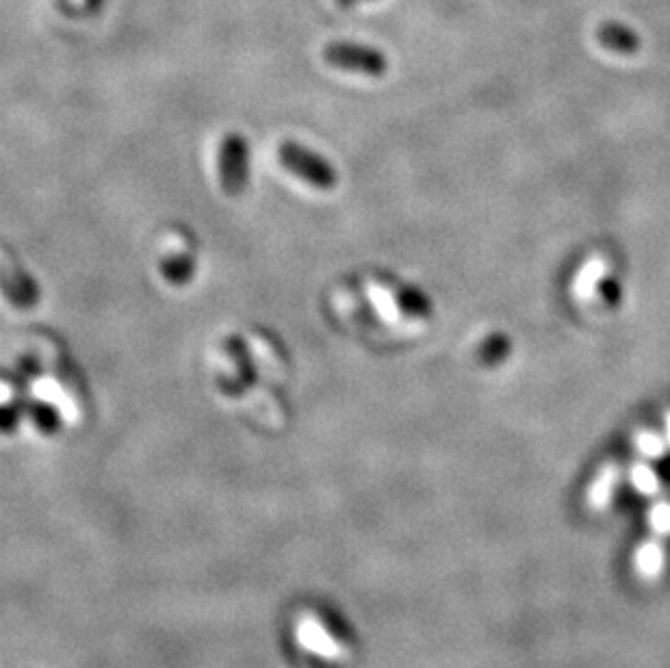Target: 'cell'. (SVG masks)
<instances>
[{"mask_svg":"<svg viewBox=\"0 0 670 668\" xmlns=\"http://www.w3.org/2000/svg\"><path fill=\"white\" fill-rule=\"evenodd\" d=\"M278 161L291 176L308 187L330 191L339 185V174L334 165L326 157H321L319 152L298 144V141H282L278 148Z\"/></svg>","mask_w":670,"mask_h":668,"instance_id":"obj_1","label":"cell"},{"mask_svg":"<svg viewBox=\"0 0 670 668\" xmlns=\"http://www.w3.org/2000/svg\"><path fill=\"white\" fill-rule=\"evenodd\" d=\"M163 276L167 278L170 285H187L196 269V261L191 256H172L163 263Z\"/></svg>","mask_w":670,"mask_h":668,"instance_id":"obj_7","label":"cell"},{"mask_svg":"<svg viewBox=\"0 0 670 668\" xmlns=\"http://www.w3.org/2000/svg\"><path fill=\"white\" fill-rule=\"evenodd\" d=\"M219 183L228 196H239L250 183V146L243 135L230 133L217 150Z\"/></svg>","mask_w":670,"mask_h":668,"instance_id":"obj_2","label":"cell"},{"mask_svg":"<svg viewBox=\"0 0 670 668\" xmlns=\"http://www.w3.org/2000/svg\"><path fill=\"white\" fill-rule=\"evenodd\" d=\"M649 525L657 536H670V504L660 501L649 510Z\"/></svg>","mask_w":670,"mask_h":668,"instance_id":"obj_9","label":"cell"},{"mask_svg":"<svg viewBox=\"0 0 670 668\" xmlns=\"http://www.w3.org/2000/svg\"><path fill=\"white\" fill-rule=\"evenodd\" d=\"M640 447H642L644 452H647L649 456H657V454H660V449H662L660 441H657L655 436H651V434L642 436V439H640Z\"/></svg>","mask_w":670,"mask_h":668,"instance_id":"obj_12","label":"cell"},{"mask_svg":"<svg viewBox=\"0 0 670 668\" xmlns=\"http://www.w3.org/2000/svg\"><path fill=\"white\" fill-rule=\"evenodd\" d=\"M510 354V341L504 334H493L491 339H486L480 348V361L486 365H497L504 361Z\"/></svg>","mask_w":670,"mask_h":668,"instance_id":"obj_8","label":"cell"},{"mask_svg":"<svg viewBox=\"0 0 670 668\" xmlns=\"http://www.w3.org/2000/svg\"><path fill=\"white\" fill-rule=\"evenodd\" d=\"M295 638H298L300 647L304 651L317 655V658L341 660L345 653L341 642L328 632L324 623L317 621L311 614L302 616V619L298 621V627H295Z\"/></svg>","mask_w":670,"mask_h":668,"instance_id":"obj_4","label":"cell"},{"mask_svg":"<svg viewBox=\"0 0 670 668\" xmlns=\"http://www.w3.org/2000/svg\"><path fill=\"white\" fill-rule=\"evenodd\" d=\"M601 295H603L605 302L614 306V304H618V300H621V285H618L614 278H603L601 280Z\"/></svg>","mask_w":670,"mask_h":668,"instance_id":"obj_11","label":"cell"},{"mask_svg":"<svg viewBox=\"0 0 670 668\" xmlns=\"http://www.w3.org/2000/svg\"><path fill=\"white\" fill-rule=\"evenodd\" d=\"M324 59L332 68L350 70L356 74L382 76L386 70V61L376 50L352 44H332L324 50Z\"/></svg>","mask_w":670,"mask_h":668,"instance_id":"obj_3","label":"cell"},{"mask_svg":"<svg viewBox=\"0 0 670 668\" xmlns=\"http://www.w3.org/2000/svg\"><path fill=\"white\" fill-rule=\"evenodd\" d=\"M634 567H636V573L644 577V580H657L666 567L664 547L657 541L642 543L634 554Z\"/></svg>","mask_w":670,"mask_h":668,"instance_id":"obj_5","label":"cell"},{"mask_svg":"<svg viewBox=\"0 0 670 668\" xmlns=\"http://www.w3.org/2000/svg\"><path fill=\"white\" fill-rule=\"evenodd\" d=\"M631 480H634V486L642 495H653L657 491V486H660V480H657L655 473L647 467H636Z\"/></svg>","mask_w":670,"mask_h":668,"instance_id":"obj_10","label":"cell"},{"mask_svg":"<svg viewBox=\"0 0 670 668\" xmlns=\"http://www.w3.org/2000/svg\"><path fill=\"white\" fill-rule=\"evenodd\" d=\"M395 302L402 306V311L410 317H430L432 311V304L430 300L425 298V295L415 289V287H402L397 293Z\"/></svg>","mask_w":670,"mask_h":668,"instance_id":"obj_6","label":"cell"},{"mask_svg":"<svg viewBox=\"0 0 670 668\" xmlns=\"http://www.w3.org/2000/svg\"><path fill=\"white\" fill-rule=\"evenodd\" d=\"M668 439H670V419H668Z\"/></svg>","mask_w":670,"mask_h":668,"instance_id":"obj_13","label":"cell"}]
</instances>
